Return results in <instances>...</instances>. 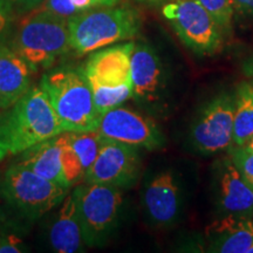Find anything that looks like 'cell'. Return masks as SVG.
<instances>
[{
    "instance_id": "6da1fadb",
    "label": "cell",
    "mask_w": 253,
    "mask_h": 253,
    "mask_svg": "<svg viewBox=\"0 0 253 253\" xmlns=\"http://www.w3.org/2000/svg\"><path fill=\"white\" fill-rule=\"evenodd\" d=\"M61 132L46 94L40 86L30 88L0 115V160L23 154Z\"/></svg>"
},
{
    "instance_id": "7a4b0ae2",
    "label": "cell",
    "mask_w": 253,
    "mask_h": 253,
    "mask_svg": "<svg viewBox=\"0 0 253 253\" xmlns=\"http://www.w3.org/2000/svg\"><path fill=\"white\" fill-rule=\"evenodd\" d=\"M39 86L54 110L62 131L97 130L101 115L84 71L56 69L43 75Z\"/></svg>"
},
{
    "instance_id": "3957f363",
    "label": "cell",
    "mask_w": 253,
    "mask_h": 253,
    "mask_svg": "<svg viewBox=\"0 0 253 253\" xmlns=\"http://www.w3.org/2000/svg\"><path fill=\"white\" fill-rule=\"evenodd\" d=\"M142 27L140 12L129 6H110L81 12L68 19L69 43L78 55L131 40Z\"/></svg>"
},
{
    "instance_id": "277c9868",
    "label": "cell",
    "mask_w": 253,
    "mask_h": 253,
    "mask_svg": "<svg viewBox=\"0 0 253 253\" xmlns=\"http://www.w3.org/2000/svg\"><path fill=\"white\" fill-rule=\"evenodd\" d=\"M11 48L33 72L48 68L71 48L68 19L37 8L25 14L11 40Z\"/></svg>"
},
{
    "instance_id": "5b68a950",
    "label": "cell",
    "mask_w": 253,
    "mask_h": 253,
    "mask_svg": "<svg viewBox=\"0 0 253 253\" xmlns=\"http://www.w3.org/2000/svg\"><path fill=\"white\" fill-rule=\"evenodd\" d=\"M74 194L84 244L103 245L119 224L123 189L84 182L74 190Z\"/></svg>"
},
{
    "instance_id": "8992f818",
    "label": "cell",
    "mask_w": 253,
    "mask_h": 253,
    "mask_svg": "<svg viewBox=\"0 0 253 253\" xmlns=\"http://www.w3.org/2000/svg\"><path fill=\"white\" fill-rule=\"evenodd\" d=\"M68 190L19 163L8 168L1 186L6 202L31 219H37L61 204Z\"/></svg>"
},
{
    "instance_id": "52a82bcc",
    "label": "cell",
    "mask_w": 253,
    "mask_h": 253,
    "mask_svg": "<svg viewBox=\"0 0 253 253\" xmlns=\"http://www.w3.org/2000/svg\"><path fill=\"white\" fill-rule=\"evenodd\" d=\"M162 13L184 45L198 55H212L223 46L224 32L199 0H170Z\"/></svg>"
},
{
    "instance_id": "ba28073f",
    "label": "cell",
    "mask_w": 253,
    "mask_h": 253,
    "mask_svg": "<svg viewBox=\"0 0 253 253\" xmlns=\"http://www.w3.org/2000/svg\"><path fill=\"white\" fill-rule=\"evenodd\" d=\"M235 97L220 94L199 110L191 125L190 140L196 150L213 155L229 150L233 142Z\"/></svg>"
},
{
    "instance_id": "9c48e42d",
    "label": "cell",
    "mask_w": 253,
    "mask_h": 253,
    "mask_svg": "<svg viewBox=\"0 0 253 253\" xmlns=\"http://www.w3.org/2000/svg\"><path fill=\"white\" fill-rule=\"evenodd\" d=\"M140 173V148L101 136L99 153L84 176V182L129 189L136 184Z\"/></svg>"
},
{
    "instance_id": "30bf717a",
    "label": "cell",
    "mask_w": 253,
    "mask_h": 253,
    "mask_svg": "<svg viewBox=\"0 0 253 253\" xmlns=\"http://www.w3.org/2000/svg\"><path fill=\"white\" fill-rule=\"evenodd\" d=\"M99 134L108 140L144 148L147 150L160 149L166 138L153 120L119 106L100 116Z\"/></svg>"
},
{
    "instance_id": "8fae6325",
    "label": "cell",
    "mask_w": 253,
    "mask_h": 253,
    "mask_svg": "<svg viewBox=\"0 0 253 253\" xmlns=\"http://www.w3.org/2000/svg\"><path fill=\"white\" fill-rule=\"evenodd\" d=\"M130 71L132 99L160 110L168 97V75L156 50L148 43H135Z\"/></svg>"
},
{
    "instance_id": "7c38bea8",
    "label": "cell",
    "mask_w": 253,
    "mask_h": 253,
    "mask_svg": "<svg viewBox=\"0 0 253 253\" xmlns=\"http://www.w3.org/2000/svg\"><path fill=\"white\" fill-rule=\"evenodd\" d=\"M142 202L154 224L168 226L176 223L185 203L184 183L178 172L166 169L154 175L144 186Z\"/></svg>"
},
{
    "instance_id": "4fadbf2b",
    "label": "cell",
    "mask_w": 253,
    "mask_h": 253,
    "mask_svg": "<svg viewBox=\"0 0 253 253\" xmlns=\"http://www.w3.org/2000/svg\"><path fill=\"white\" fill-rule=\"evenodd\" d=\"M216 164L214 202L220 217L253 218V184L239 172L230 156Z\"/></svg>"
},
{
    "instance_id": "5bb4252c",
    "label": "cell",
    "mask_w": 253,
    "mask_h": 253,
    "mask_svg": "<svg viewBox=\"0 0 253 253\" xmlns=\"http://www.w3.org/2000/svg\"><path fill=\"white\" fill-rule=\"evenodd\" d=\"M135 42H126L93 52L84 68L88 81L104 86H131L130 58Z\"/></svg>"
},
{
    "instance_id": "9a60e30c",
    "label": "cell",
    "mask_w": 253,
    "mask_h": 253,
    "mask_svg": "<svg viewBox=\"0 0 253 253\" xmlns=\"http://www.w3.org/2000/svg\"><path fill=\"white\" fill-rule=\"evenodd\" d=\"M205 235L209 252L248 253L253 245V220L223 216L207 227Z\"/></svg>"
},
{
    "instance_id": "2e32d148",
    "label": "cell",
    "mask_w": 253,
    "mask_h": 253,
    "mask_svg": "<svg viewBox=\"0 0 253 253\" xmlns=\"http://www.w3.org/2000/svg\"><path fill=\"white\" fill-rule=\"evenodd\" d=\"M33 69L11 47L0 43V109L9 108L31 88Z\"/></svg>"
},
{
    "instance_id": "e0dca14e",
    "label": "cell",
    "mask_w": 253,
    "mask_h": 253,
    "mask_svg": "<svg viewBox=\"0 0 253 253\" xmlns=\"http://www.w3.org/2000/svg\"><path fill=\"white\" fill-rule=\"evenodd\" d=\"M48 239L59 253L81 252L84 244L74 191L67 194L50 224Z\"/></svg>"
},
{
    "instance_id": "ac0fdd59",
    "label": "cell",
    "mask_w": 253,
    "mask_h": 253,
    "mask_svg": "<svg viewBox=\"0 0 253 253\" xmlns=\"http://www.w3.org/2000/svg\"><path fill=\"white\" fill-rule=\"evenodd\" d=\"M23 154L21 161L18 162L19 164L55 184L71 189L62 169L60 134L42 143L34 145Z\"/></svg>"
},
{
    "instance_id": "d6986e66",
    "label": "cell",
    "mask_w": 253,
    "mask_h": 253,
    "mask_svg": "<svg viewBox=\"0 0 253 253\" xmlns=\"http://www.w3.org/2000/svg\"><path fill=\"white\" fill-rule=\"evenodd\" d=\"M232 147H243L253 136V82H243L235 95Z\"/></svg>"
},
{
    "instance_id": "ffe728a7",
    "label": "cell",
    "mask_w": 253,
    "mask_h": 253,
    "mask_svg": "<svg viewBox=\"0 0 253 253\" xmlns=\"http://www.w3.org/2000/svg\"><path fill=\"white\" fill-rule=\"evenodd\" d=\"M119 2L120 0H45L38 8L58 17L69 19L81 12L116 6Z\"/></svg>"
},
{
    "instance_id": "44dd1931",
    "label": "cell",
    "mask_w": 253,
    "mask_h": 253,
    "mask_svg": "<svg viewBox=\"0 0 253 253\" xmlns=\"http://www.w3.org/2000/svg\"><path fill=\"white\" fill-rule=\"evenodd\" d=\"M88 81V80H87ZM93 94V99L96 110L102 115L108 110L121 106L123 102L132 97V89L130 84L112 87L104 86L95 81H88Z\"/></svg>"
},
{
    "instance_id": "7402d4cb",
    "label": "cell",
    "mask_w": 253,
    "mask_h": 253,
    "mask_svg": "<svg viewBox=\"0 0 253 253\" xmlns=\"http://www.w3.org/2000/svg\"><path fill=\"white\" fill-rule=\"evenodd\" d=\"M205 9L212 15L224 33H230L232 30V20L235 9L232 0H199Z\"/></svg>"
},
{
    "instance_id": "603a6c76",
    "label": "cell",
    "mask_w": 253,
    "mask_h": 253,
    "mask_svg": "<svg viewBox=\"0 0 253 253\" xmlns=\"http://www.w3.org/2000/svg\"><path fill=\"white\" fill-rule=\"evenodd\" d=\"M230 158L239 172L253 184V151L245 147H231Z\"/></svg>"
},
{
    "instance_id": "cb8c5ba5",
    "label": "cell",
    "mask_w": 253,
    "mask_h": 253,
    "mask_svg": "<svg viewBox=\"0 0 253 253\" xmlns=\"http://www.w3.org/2000/svg\"><path fill=\"white\" fill-rule=\"evenodd\" d=\"M45 0H0L14 15H25L42 5Z\"/></svg>"
},
{
    "instance_id": "d4e9b609",
    "label": "cell",
    "mask_w": 253,
    "mask_h": 253,
    "mask_svg": "<svg viewBox=\"0 0 253 253\" xmlns=\"http://www.w3.org/2000/svg\"><path fill=\"white\" fill-rule=\"evenodd\" d=\"M13 17L14 14L12 13L11 9L2 2H0V43L2 42L6 34L8 33Z\"/></svg>"
},
{
    "instance_id": "484cf974",
    "label": "cell",
    "mask_w": 253,
    "mask_h": 253,
    "mask_svg": "<svg viewBox=\"0 0 253 253\" xmlns=\"http://www.w3.org/2000/svg\"><path fill=\"white\" fill-rule=\"evenodd\" d=\"M21 242L13 236H8L4 239H0V253H17L23 252Z\"/></svg>"
},
{
    "instance_id": "4316f807",
    "label": "cell",
    "mask_w": 253,
    "mask_h": 253,
    "mask_svg": "<svg viewBox=\"0 0 253 253\" xmlns=\"http://www.w3.org/2000/svg\"><path fill=\"white\" fill-rule=\"evenodd\" d=\"M235 13L253 17V0H232Z\"/></svg>"
},
{
    "instance_id": "83f0119b",
    "label": "cell",
    "mask_w": 253,
    "mask_h": 253,
    "mask_svg": "<svg viewBox=\"0 0 253 253\" xmlns=\"http://www.w3.org/2000/svg\"><path fill=\"white\" fill-rule=\"evenodd\" d=\"M243 72H244L246 77L253 80V54L244 61V65H243Z\"/></svg>"
},
{
    "instance_id": "f1b7e54d",
    "label": "cell",
    "mask_w": 253,
    "mask_h": 253,
    "mask_svg": "<svg viewBox=\"0 0 253 253\" xmlns=\"http://www.w3.org/2000/svg\"><path fill=\"white\" fill-rule=\"evenodd\" d=\"M134 1L138 2V4H142V5L156 7V6H163L164 4H167L168 1H170V0H134Z\"/></svg>"
},
{
    "instance_id": "f546056e",
    "label": "cell",
    "mask_w": 253,
    "mask_h": 253,
    "mask_svg": "<svg viewBox=\"0 0 253 253\" xmlns=\"http://www.w3.org/2000/svg\"><path fill=\"white\" fill-rule=\"evenodd\" d=\"M243 147H245L246 149H249V150H252V151H253V136H252L251 138H250L248 143H246L245 145H243Z\"/></svg>"
},
{
    "instance_id": "4dcf8cb0",
    "label": "cell",
    "mask_w": 253,
    "mask_h": 253,
    "mask_svg": "<svg viewBox=\"0 0 253 253\" xmlns=\"http://www.w3.org/2000/svg\"><path fill=\"white\" fill-rule=\"evenodd\" d=\"M248 253H253V245L251 246V248H250V250H249V252Z\"/></svg>"
}]
</instances>
